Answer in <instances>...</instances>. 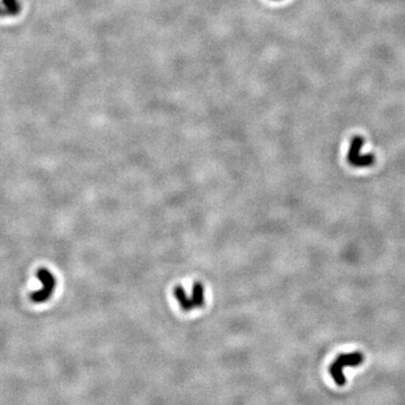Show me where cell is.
Here are the masks:
<instances>
[{
	"label": "cell",
	"instance_id": "cell-1",
	"mask_svg": "<svg viewBox=\"0 0 405 405\" xmlns=\"http://www.w3.org/2000/svg\"><path fill=\"white\" fill-rule=\"evenodd\" d=\"M174 297L184 312L199 310L206 303V289L199 282L194 283L190 287L178 285L174 289Z\"/></svg>",
	"mask_w": 405,
	"mask_h": 405
},
{
	"label": "cell",
	"instance_id": "cell-2",
	"mask_svg": "<svg viewBox=\"0 0 405 405\" xmlns=\"http://www.w3.org/2000/svg\"><path fill=\"white\" fill-rule=\"evenodd\" d=\"M364 361V355L360 352H352V353H342V355L335 358V360L331 364L330 374L332 376L333 380L336 385L344 386L346 384V377L344 374V369L347 366L356 367L361 365Z\"/></svg>",
	"mask_w": 405,
	"mask_h": 405
},
{
	"label": "cell",
	"instance_id": "cell-3",
	"mask_svg": "<svg viewBox=\"0 0 405 405\" xmlns=\"http://www.w3.org/2000/svg\"><path fill=\"white\" fill-rule=\"evenodd\" d=\"M37 278L42 283V288L31 294L32 302L36 304L44 303L50 300L54 293L56 286V279L54 275L47 268H39L37 271Z\"/></svg>",
	"mask_w": 405,
	"mask_h": 405
},
{
	"label": "cell",
	"instance_id": "cell-4",
	"mask_svg": "<svg viewBox=\"0 0 405 405\" xmlns=\"http://www.w3.org/2000/svg\"><path fill=\"white\" fill-rule=\"evenodd\" d=\"M365 144L364 138L359 135L353 136L350 141L349 151H348V162L353 167H369L375 162V157L373 155H363L361 149Z\"/></svg>",
	"mask_w": 405,
	"mask_h": 405
},
{
	"label": "cell",
	"instance_id": "cell-5",
	"mask_svg": "<svg viewBox=\"0 0 405 405\" xmlns=\"http://www.w3.org/2000/svg\"><path fill=\"white\" fill-rule=\"evenodd\" d=\"M20 13L19 0H0V17H15Z\"/></svg>",
	"mask_w": 405,
	"mask_h": 405
}]
</instances>
